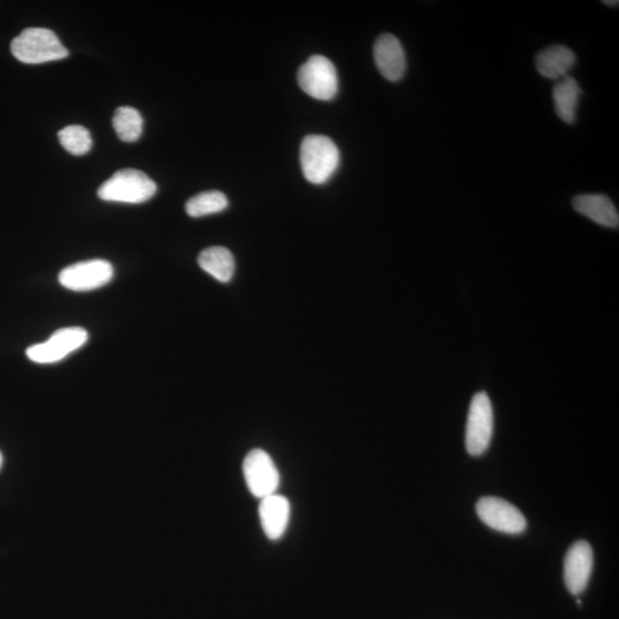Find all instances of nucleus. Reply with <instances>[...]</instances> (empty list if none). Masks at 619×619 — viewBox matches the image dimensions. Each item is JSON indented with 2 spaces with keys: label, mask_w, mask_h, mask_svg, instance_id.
<instances>
[{
  "label": "nucleus",
  "mask_w": 619,
  "mask_h": 619,
  "mask_svg": "<svg viewBox=\"0 0 619 619\" xmlns=\"http://www.w3.org/2000/svg\"><path fill=\"white\" fill-rule=\"evenodd\" d=\"M15 58L27 65L45 64V62L65 59L69 51L60 42L52 30L29 28L15 37L11 44Z\"/></svg>",
  "instance_id": "1"
},
{
  "label": "nucleus",
  "mask_w": 619,
  "mask_h": 619,
  "mask_svg": "<svg viewBox=\"0 0 619 619\" xmlns=\"http://www.w3.org/2000/svg\"><path fill=\"white\" fill-rule=\"evenodd\" d=\"M301 167L308 182L325 184L340 164V152L331 138L320 135L305 137L301 145Z\"/></svg>",
  "instance_id": "2"
},
{
  "label": "nucleus",
  "mask_w": 619,
  "mask_h": 619,
  "mask_svg": "<svg viewBox=\"0 0 619 619\" xmlns=\"http://www.w3.org/2000/svg\"><path fill=\"white\" fill-rule=\"evenodd\" d=\"M156 190L158 186L143 171L123 169L99 187L98 195L104 201L139 205L151 200Z\"/></svg>",
  "instance_id": "3"
},
{
  "label": "nucleus",
  "mask_w": 619,
  "mask_h": 619,
  "mask_svg": "<svg viewBox=\"0 0 619 619\" xmlns=\"http://www.w3.org/2000/svg\"><path fill=\"white\" fill-rule=\"evenodd\" d=\"M297 81L308 96L321 101L335 98L339 77L333 62L323 56H313L299 69Z\"/></svg>",
  "instance_id": "4"
},
{
  "label": "nucleus",
  "mask_w": 619,
  "mask_h": 619,
  "mask_svg": "<svg viewBox=\"0 0 619 619\" xmlns=\"http://www.w3.org/2000/svg\"><path fill=\"white\" fill-rule=\"evenodd\" d=\"M493 435V409L487 393L476 394L470 403L466 449L470 456L479 457L488 450Z\"/></svg>",
  "instance_id": "5"
},
{
  "label": "nucleus",
  "mask_w": 619,
  "mask_h": 619,
  "mask_svg": "<svg viewBox=\"0 0 619 619\" xmlns=\"http://www.w3.org/2000/svg\"><path fill=\"white\" fill-rule=\"evenodd\" d=\"M89 334L82 327L61 328L43 343L27 349V357L37 364H53L84 346Z\"/></svg>",
  "instance_id": "6"
},
{
  "label": "nucleus",
  "mask_w": 619,
  "mask_h": 619,
  "mask_svg": "<svg viewBox=\"0 0 619 619\" xmlns=\"http://www.w3.org/2000/svg\"><path fill=\"white\" fill-rule=\"evenodd\" d=\"M247 487L256 498L263 499L277 493L280 484L279 470L263 450L250 451L242 465Z\"/></svg>",
  "instance_id": "7"
},
{
  "label": "nucleus",
  "mask_w": 619,
  "mask_h": 619,
  "mask_svg": "<svg viewBox=\"0 0 619 619\" xmlns=\"http://www.w3.org/2000/svg\"><path fill=\"white\" fill-rule=\"evenodd\" d=\"M114 277L113 265L104 260H92L68 266L59 274L62 287L73 292H90L104 287Z\"/></svg>",
  "instance_id": "8"
},
{
  "label": "nucleus",
  "mask_w": 619,
  "mask_h": 619,
  "mask_svg": "<svg viewBox=\"0 0 619 619\" xmlns=\"http://www.w3.org/2000/svg\"><path fill=\"white\" fill-rule=\"evenodd\" d=\"M476 512L484 524L504 534L519 535L527 528L526 517L504 499L482 498L476 504Z\"/></svg>",
  "instance_id": "9"
},
{
  "label": "nucleus",
  "mask_w": 619,
  "mask_h": 619,
  "mask_svg": "<svg viewBox=\"0 0 619 619\" xmlns=\"http://www.w3.org/2000/svg\"><path fill=\"white\" fill-rule=\"evenodd\" d=\"M593 569V551L589 543L578 540L564 559V584L571 594L579 595L589 584Z\"/></svg>",
  "instance_id": "10"
},
{
  "label": "nucleus",
  "mask_w": 619,
  "mask_h": 619,
  "mask_svg": "<svg viewBox=\"0 0 619 619\" xmlns=\"http://www.w3.org/2000/svg\"><path fill=\"white\" fill-rule=\"evenodd\" d=\"M373 56L376 68L389 82L403 80L407 61L404 47L399 39L391 34H382L374 44Z\"/></svg>",
  "instance_id": "11"
},
{
  "label": "nucleus",
  "mask_w": 619,
  "mask_h": 619,
  "mask_svg": "<svg viewBox=\"0 0 619 619\" xmlns=\"http://www.w3.org/2000/svg\"><path fill=\"white\" fill-rule=\"evenodd\" d=\"M261 526L266 537L270 540H278L285 535L289 520H291V503L284 497L271 495L261 499L260 508Z\"/></svg>",
  "instance_id": "12"
},
{
  "label": "nucleus",
  "mask_w": 619,
  "mask_h": 619,
  "mask_svg": "<svg viewBox=\"0 0 619 619\" xmlns=\"http://www.w3.org/2000/svg\"><path fill=\"white\" fill-rule=\"evenodd\" d=\"M573 207L577 213L592 219L594 223L609 229H618V211L607 195L579 194L573 199Z\"/></svg>",
  "instance_id": "13"
},
{
  "label": "nucleus",
  "mask_w": 619,
  "mask_h": 619,
  "mask_svg": "<svg viewBox=\"0 0 619 619\" xmlns=\"http://www.w3.org/2000/svg\"><path fill=\"white\" fill-rule=\"evenodd\" d=\"M576 61V54L569 47L553 45L537 54L536 68L537 72L547 80L559 81L568 76Z\"/></svg>",
  "instance_id": "14"
},
{
  "label": "nucleus",
  "mask_w": 619,
  "mask_h": 619,
  "mask_svg": "<svg viewBox=\"0 0 619 619\" xmlns=\"http://www.w3.org/2000/svg\"><path fill=\"white\" fill-rule=\"evenodd\" d=\"M582 93L581 86L574 77L566 76L555 83L553 88L555 112L564 123H575Z\"/></svg>",
  "instance_id": "15"
},
{
  "label": "nucleus",
  "mask_w": 619,
  "mask_h": 619,
  "mask_svg": "<svg viewBox=\"0 0 619 619\" xmlns=\"http://www.w3.org/2000/svg\"><path fill=\"white\" fill-rule=\"evenodd\" d=\"M198 261L201 269L218 281L229 282L233 278L235 261L227 248H207L200 254Z\"/></svg>",
  "instance_id": "16"
},
{
  "label": "nucleus",
  "mask_w": 619,
  "mask_h": 619,
  "mask_svg": "<svg viewBox=\"0 0 619 619\" xmlns=\"http://www.w3.org/2000/svg\"><path fill=\"white\" fill-rule=\"evenodd\" d=\"M144 120L137 109L123 106L116 109L113 127L117 137L124 143H135L143 133Z\"/></svg>",
  "instance_id": "17"
},
{
  "label": "nucleus",
  "mask_w": 619,
  "mask_h": 619,
  "mask_svg": "<svg viewBox=\"0 0 619 619\" xmlns=\"http://www.w3.org/2000/svg\"><path fill=\"white\" fill-rule=\"evenodd\" d=\"M227 206H229V200L224 193L208 191L195 195L188 200L185 208L188 216L199 218L222 213Z\"/></svg>",
  "instance_id": "18"
},
{
  "label": "nucleus",
  "mask_w": 619,
  "mask_h": 619,
  "mask_svg": "<svg viewBox=\"0 0 619 619\" xmlns=\"http://www.w3.org/2000/svg\"><path fill=\"white\" fill-rule=\"evenodd\" d=\"M60 143L67 152L73 155L89 153L92 147V138L88 129L82 125H69L58 133Z\"/></svg>",
  "instance_id": "19"
},
{
  "label": "nucleus",
  "mask_w": 619,
  "mask_h": 619,
  "mask_svg": "<svg viewBox=\"0 0 619 619\" xmlns=\"http://www.w3.org/2000/svg\"><path fill=\"white\" fill-rule=\"evenodd\" d=\"M603 4L608 5V6H618V2L616 0V2H614V0H611V2H609V0H606V2H603Z\"/></svg>",
  "instance_id": "20"
},
{
  "label": "nucleus",
  "mask_w": 619,
  "mask_h": 619,
  "mask_svg": "<svg viewBox=\"0 0 619 619\" xmlns=\"http://www.w3.org/2000/svg\"><path fill=\"white\" fill-rule=\"evenodd\" d=\"M3 466V454L0 452V468Z\"/></svg>",
  "instance_id": "21"
}]
</instances>
